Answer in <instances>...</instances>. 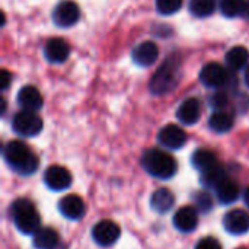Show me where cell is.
<instances>
[{
  "label": "cell",
  "mask_w": 249,
  "mask_h": 249,
  "mask_svg": "<svg viewBox=\"0 0 249 249\" xmlns=\"http://www.w3.org/2000/svg\"><path fill=\"white\" fill-rule=\"evenodd\" d=\"M196 249H222V247L217 242V239H214V238H204V239H201L197 244Z\"/></svg>",
  "instance_id": "f546056e"
},
{
  "label": "cell",
  "mask_w": 249,
  "mask_h": 249,
  "mask_svg": "<svg viewBox=\"0 0 249 249\" xmlns=\"http://www.w3.org/2000/svg\"><path fill=\"white\" fill-rule=\"evenodd\" d=\"M239 249H242V248H239Z\"/></svg>",
  "instance_id": "e575fe53"
},
{
  "label": "cell",
  "mask_w": 249,
  "mask_h": 249,
  "mask_svg": "<svg viewBox=\"0 0 249 249\" xmlns=\"http://www.w3.org/2000/svg\"><path fill=\"white\" fill-rule=\"evenodd\" d=\"M244 79H245L247 86L249 88V66H247V69H245V76H244Z\"/></svg>",
  "instance_id": "1f68e13d"
},
{
  "label": "cell",
  "mask_w": 249,
  "mask_h": 249,
  "mask_svg": "<svg viewBox=\"0 0 249 249\" xmlns=\"http://www.w3.org/2000/svg\"><path fill=\"white\" fill-rule=\"evenodd\" d=\"M12 128L22 137H34L42 130V120L34 111H20L13 117Z\"/></svg>",
  "instance_id": "5b68a950"
},
{
  "label": "cell",
  "mask_w": 249,
  "mask_h": 249,
  "mask_svg": "<svg viewBox=\"0 0 249 249\" xmlns=\"http://www.w3.org/2000/svg\"><path fill=\"white\" fill-rule=\"evenodd\" d=\"M10 80H12V76L7 70H1L0 71V89L1 90H6L10 85Z\"/></svg>",
  "instance_id": "4dcf8cb0"
},
{
  "label": "cell",
  "mask_w": 249,
  "mask_h": 249,
  "mask_svg": "<svg viewBox=\"0 0 249 249\" xmlns=\"http://www.w3.org/2000/svg\"><path fill=\"white\" fill-rule=\"evenodd\" d=\"M3 156L6 163L20 175H32L38 166L39 160L36 155L23 142L12 140L3 149Z\"/></svg>",
  "instance_id": "6da1fadb"
},
{
  "label": "cell",
  "mask_w": 249,
  "mask_h": 249,
  "mask_svg": "<svg viewBox=\"0 0 249 249\" xmlns=\"http://www.w3.org/2000/svg\"><path fill=\"white\" fill-rule=\"evenodd\" d=\"M223 226L232 235H244L249 232V214L241 209L232 210L226 213L223 219Z\"/></svg>",
  "instance_id": "8fae6325"
},
{
  "label": "cell",
  "mask_w": 249,
  "mask_h": 249,
  "mask_svg": "<svg viewBox=\"0 0 249 249\" xmlns=\"http://www.w3.org/2000/svg\"><path fill=\"white\" fill-rule=\"evenodd\" d=\"M174 225L179 232H193L198 225V213L196 207H181L174 217Z\"/></svg>",
  "instance_id": "9a60e30c"
},
{
  "label": "cell",
  "mask_w": 249,
  "mask_h": 249,
  "mask_svg": "<svg viewBox=\"0 0 249 249\" xmlns=\"http://www.w3.org/2000/svg\"><path fill=\"white\" fill-rule=\"evenodd\" d=\"M32 244L36 249H55L58 247V235L51 228H39L34 233Z\"/></svg>",
  "instance_id": "d6986e66"
},
{
  "label": "cell",
  "mask_w": 249,
  "mask_h": 249,
  "mask_svg": "<svg viewBox=\"0 0 249 249\" xmlns=\"http://www.w3.org/2000/svg\"><path fill=\"white\" fill-rule=\"evenodd\" d=\"M181 66V58L178 54L168 57V60L156 70L150 80V90L155 95H162L171 92L177 86V74Z\"/></svg>",
  "instance_id": "3957f363"
},
{
  "label": "cell",
  "mask_w": 249,
  "mask_h": 249,
  "mask_svg": "<svg viewBox=\"0 0 249 249\" xmlns=\"http://www.w3.org/2000/svg\"><path fill=\"white\" fill-rule=\"evenodd\" d=\"M58 210L60 213L66 217V219H70V220H79L83 217L85 212H86V207H85V203L83 200L79 197V196H66L60 200L58 203Z\"/></svg>",
  "instance_id": "7c38bea8"
},
{
  "label": "cell",
  "mask_w": 249,
  "mask_h": 249,
  "mask_svg": "<svg viewBox=\"0 0 249 249\" xmlns=\"http://www.w3.org/2000/svg\"><path fill=\"white\" fill-rule=\"evenodd\" d=\"M244 198H245V203L248 204L249 207V187L245 190V194H244Z\"/></svg>",
  "instance_id": "d6a6232c"
},
{
  "label": "cell",
  "mask_w": 249,
  "mask_h": 249,
  "mask_svg": "<svg viewBox=\"0 0 249 249\" xmlns=\"http://www.w3.org/2000/svg\"><path fill=\"white\" fill-rule=\"evenodd\" d=\"M247 7V0H220V10L226 18H238L245 15Z\"/></svg>",
  "instance_id": "d4e9b609"
},
{
  "label": "cell",
  "mask_w": 249,
  "mask_h": 249,
  "mask_svg": "<svg viewBox=\"0 0 249 249\" xmlns=\"http://www.w3.org/2000/svg\"><path fill=\"white\" fill-rule=\"evenodd\" d=\"M216 9L214 0H190V12L197 18H207Z\"/></svg>",
  "instance_id": "484cf974"
},
{
  "label": "cell",
  "mask_w": 249,
  "mask_h": 249,
  "mask_svg": "<svg viewBox=\"0 0 249 249\" xmlns=\"http://www.w3.org/2000/svg\"><path fill=\"white\" fill-rule=\"evenodd\" d=\"M18 104L25 111H38L42 108L44 99L35 86H23L18 93Z\"/></svg>",
  "instance_id": "e0dca14e"
},
{
  "label": "cell",
  "mask_w": 249,
  "mask_h": 249,
  "mask_svg": "<svg viewBox=\"0 0 249 249\" xmlns=\"http://www.w3.org/2000/svg\"><path fill=\"white\" fill-rule=\"evenodd\" d=\"M210 104L214 109L217 111H223L228 104H229V98L225 92H216L212 98H210Z\"/></svg>",
  "instance_id": "f1b7e54d"
},
{
  "label": "cell",
  "mask_w": 249,
  "mask_h": 249,
  "mask_svg": "<svg viewBox=\"0 0 249 249\" xmlns=\"http://www.w3.org/2000/svg\"><path fill=\"white\" fill-rule=\"evenodd\" d=\"M10 213H12V219H13L15 226L22 233L34 235L39 229L41 219L38 216L35 206L29 200H25V198L16 200L12 204Z\"/></svg>",
  "instance_id": "277c9868"
},
{
  "label": "cell",
  "mask_w": 249,
  "mask_h": 249,
  "mask_svg": "<svg viewBox=\"0 0 249 249\" xmlns=\"http://www.w3.org/2000/svg\"><path fill=\"white\" fill-rule=\"evenodd\" d=\"M44 181L47 187L53 191H64L71 185V175L63 166H50L44 174Z\"/></svg>",
  "instance_id": "30bf717a"
},
{
  "label": "cell",
  "mask_w": 249,
  "mask_h": 249,
  "mask_svg": "<svg viewBox=\"0 0 249 249\" xmlns=\"http://www.w3.org/2000/svg\"><path fill=\"white\" fill-rule=\"evenodd\" d=\"M80 18V9L76 1L73 0H63L60 1L53 12V20L57 26L69 28L73 26Z\"/></svg>",
  "instance_id": "8992f818"
},
{
  "label": "cell",
  "mask_w": 249,
  "mask_h": 249,
  "mask_svg": "<svg viewBox=\"0 0 249 249\" xmlns=\"http://www.w3.org/2000/svg\"><path fill=\"white\" fill-rule=\"evenodd\" d=\"M209 125L216 133H228L233 127V118L229 112L216 111L212 114V117L209 120Z\"/></svg>",
  "instance_id": "603a6c76"
},
{
  "label": "cell",
  "mask_w": 249,
  "mask_h": 249,
  "mask_svg": "<svg viewBox=\"0 0 249 249\" xmlns=\"http://www.w3.org/2000/svg\"><path fill=\"white\" fill-rule=\"evenodd\" d=\"M191 160H193L194 168L197 171H200V172L207 171V169L219 165L217 156L212 150H207V149H198V150H196Z\"/></svg>",
  "instance_id": "7402d4cb"
},
{
  "label": "cell",
  "mask_w": 249,
  "mask_h": 249,
  "mask_svg": "<svg viewBox=\"0 0 249 249\" xmlns=\"http://www.w3.org/2000/svg\"><path fill=\"white\" fill-rule=\"evenodd\" d=\"M201 174V184L204 185V187H217L225 178H226V172H225V169L222 168V165L219 163V165H216V166H213V168H210V169H207V171H203V172H200Z\"/></svg>",
  "instance_id": "cb8c5ba5"
},
{
  "label": "cell",
  "mask_w": 249,
  "mask_h": 249,
  "mask_svg": "<svg viewBox=\"0 0 249 249\" xmlns=\"http://www.w3.org/2000/svg\"><path fill=\"white\" fill-rule=\"evenodd\" d=\"M158 140L163 147L177 150V149H181L185 144L187 134L181 127L175 125V124H168L159 131Z\"/></svg>",
  "instance_id": "9c48e42d"
},
{
  "label": "cell",
  "mask_w": 249,
  "mask_h": 249,
  "mask_svg": "<svg viewBox=\"0 0 249 249\" xmlns=\"http://www.w3.org/2000/svg\"><path fill=\"white\" fill-rule=\"evenodd\" d=\"M249 61V51L242 47V45H236L233 48H231L226 54V64L231 70H241L244 69Z\"/></svg>",
  "instance_id": "44dd1931"
},
{
  "label": "cell",
  "mask_w": 249,
  "mask_h": 249,
  "mask_svg": "<svg viewBox=\"0 0 249 249\" xmlns=\"http://www.w3.org/2000/svg\"><path fill=\"white\" fill-rule=\"evenodd\" d=\"M194 203L197 204V209L198 210H201V212H209V210H212V207H213V200H212V197H210V194H207V193H198V194H196L194 196Z\"/></svg>",
  "instance_id": "83f0119b"
},
{
  "label": "cell",
  "mask_w": 249,
  "mask_h": 249,
  "mask_svg": "<svg viewBox=\"0 0 249 249\" xmlns=\"http://www.w3.org/2000/svg\"><path fill=\"white\" fill-rule=\"evenodd\" d=\"M200 115H201V107H200V101L197 98L185 99L177 111L178 120L185 125L196 124L200 120Z\"/></svg>",
  "instance_id": "2e32d148"
},
{
  "label": "cell",
  "mask_w": 249,
  "mask_h": 249,
  "mask_svg": "<svg viewBox=\"0 0 249 249\" xmlns=\"http://www.w3.org/2000/svg\"><path fill=\"white\" fill-rule=\"evenodd\" d=\"M175 197L168 188H159L156 193H153L150 198L152 209L156 210L158 213H166L174 207Z\"/></svg>",
  "instance_id": "ffe728a7"
},
{
  "label": "cell",
  "mask_w": 249,
  "mask_h": 249,
  "mask_svg": "<svg viewBox=\"0 0 249 249\" xmlns=\"http://www.w3.org/2000/svg\"><path fill=\"white\" fill-rule=\"evenodd\" d=\"M239 193H241V190H239L238 182L231 179V178H225L216 187V194H217V198L222 204H232L233 201L238 200Z\"/></svg>",
  "instance_id": "ac0fdd59"
},
{
  "label": "cell",
  "mask_w": 249,
  "mask_h": 249,
  "mask_svg": "<svg viewBox=\"0 0 249 249\" xmlns=\"http://www.w3.org/2000/svg\"><path fill=\"white\" fill-rule=\"evenodd\" d=\"M121 231L112 220H101L93 226L92 238L101 247H111L120 239Z\"/></svg>",
  "instance_id": "52a82bcc"
},
{
  "label": "cell",
  "mask_w": 249,
  "mask_h": 249,
  "mask_svg": "<svg viewBox=\"0 0 249 249\" xmlns=\"http://www.w3.org/2000/svg\"><path fill=\"white\" fill-rule=\"evenodd\" d=\"M182 7V0H156V9L162 15H174Z\"/></svg>",
  "instance_id": "4316f807"
},
{
  "label": "cell",
  "mask_w": 249,
  "mask_h": 249,
  "mask_svg": "<svg viewBox=\"0 0 249 249\" xmlns=\"http://www.w3.org/2000/svg\"><path fill=\"white\" fill-rule=\"evenodd\" d=\"M245 15L249 18V0H248V7H247V12H245Z\"/></svg>",
  "instance_id": "836d02e7"
},
{
  "label": "cell",
  "mask_w": 249,
  "mask_h": 249,
  "mask_svg": "<svg viewBox=\"0 0 249 249\" xmlns=\"http://www.w3.org/2000/svg\"><path fill=\"white\" fill-rule=\"evenodd\" d=\"M131 55H133V60L136 64H139L142 67H149L159 57V48L155 42L144 41V42H140L139 45H136Z\"/></svg>",
  "instance_id": "4fadbf2b"
},
{
  "label": "cell",
  "mask_w": 249,
  "mask_h": 249,
  "mask_svg": "<svg viewBox=\"0 0 249 249\" xmlns=\"http://www.w3.org/2000/svg\"><path fill=\"white\" fill-rule=\"evenodd\" d=\"M229 79L228 70L219 63H209L201 69L200 80L207 88H222Z\"/></svg>",
  "instance_id": "ba28073f"
},
{
  "label": "cell",
  "mask_w": 249,
  "mask_h": 249,
  "mask_svg": "<svg viewBox=\"0 0 249 249\" xmlns=\"http://www.w3.org/2000/svg\"><path fill=\"white\" fill-rule=\"evenodd\" d=\"M44 54L50 63H63L70 54V45L61 38H51L44 47Z\"/></svg>",
  "instance_id": "5bb4252c"
},
{
  "label": "cell",
  "mask_w": 249,
  "mask_h": 249,
  "mask_svg": "<svg viewBox=\"0 0 249 249\" xmlns=\"http://www.w3.org/2000/svg\"><path fill=\"white\" fill-rule=\"evenodd\" d=\"M142 165L147 174L159 179H169L177 174V160L159 149L146 150L142 158Z\"/></svg>",
  "instance_id": "7a4b0ae2"
}]
</instances>
